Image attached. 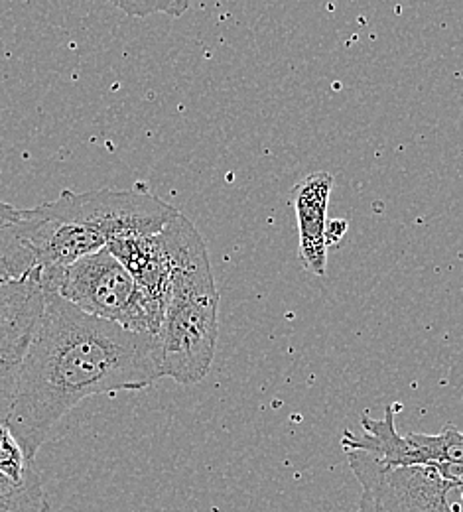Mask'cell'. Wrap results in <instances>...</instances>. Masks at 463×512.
I'll return each instance as SVG.
<instances>
[{"label":"cell","mask_w":463,"mask_h":512,"mask_svg":"<svg viewBox=\"0 0 463 512\" xmlns=\"http://www.w3.org/2000/svg\"><path fill=\"white\" fill-rule=\"evenodd\" d=\"M162 377L160 339L89 316L56 292L20 363L8 426L34 463L56 424L85 398L142 390Z\"/></svg>","instance_id":"obj_1"},{"label":"cell","mask_w":463,"mask_h":512,"mask_svg":"<svg viewBox=\"0 0 463 512\" xmlns=\"http://www.w3.org/2000/svg\"><path fill=\"white\" fill-rule=\"evenodd\" d=\"M174 274L160 329L162 377L198 384L207 377L219 335V292L205 243L194 223L178 213L166 227Z\"/></svg>","instance_id":"obj_2"},{"label":"cell","mask_w":463,"mask_h":512,"mask_svg":"<svg viewBox=\"0 0 463 512\" xmlns=\"http://www.w3.org/2000/svg\"><path fill=\"white\" fill-rule=\"evenodd\" d=\"M38 213L83 225L101 235L107 245L115 239L154 235L162 231L180 211L144 186L133 190H64L58 199L34 207Z\"/></svg>","instance_id":"obj_3"},{"label":"cell","mask_w":463,"mask_h":512,"mask_svg":"<svg viewBox=\"0 0 463 512\" xmlns=\"http://www.w3.org/2000/svg\"><path fill=\"white\" fill-rule=\"evenodd\" d=\"M345 453L361 485L355 512H462V499H454L458 485L434 467H385L363 451Z\"/></svg>","instance_id":"obj_4"},{"label":"cell","mask_w":463,"mask_h":512,"mask_svg":"<svg viewBox=\"0 0 463 512\" xmlns=\"http://www.w3.org/2000/svg\"><path fill=\"white\" fill-rule=\"evenodd\" d=\"M46 292H56L81 312L123 325L136 294L131 272L107 247L66 268H40Z\"/></svg>","instance_id":"obj_5"},{"label":"cell","mask_w":463,"mask_h":512,"mask_svg":"<svg viewBox=\"0 0 463 512\" xmlns=\"http://www.w3.org/2000/svg\"><path fill=\"white\" fill-rule=\"evenodd\" d=\"M46 290L38 266L24 278L0 286V359L22 363L44 314Z\"/></svg>","instance_id":"obj_6"},{"label":"cell","mask_w":463,"mask_h":512,"mask_svg":"<svg viewBox=\"0 0 463 512\" xmlns=\"http://www.w3.org/2000/svg\"><path fill=\"white\" fill-rule=\"evenodd\" d=\"M333 184V176L328 172H314L300 180L290 192V203L298 221V256L302 266L314 276H326L328 272L326 217Z\"/></svg>","instance_id":"obj_7"},{"label":"cell","mask_w":463,"mask_h":512,"mask_svg":"<svg viewBox=\"0 0 463 512\" xmlns=\"http://www.w3.org/2000/svg\"><path fill=\"white\" fill-rule=\"evenodd\" d=\"M0 512H50V503L34 467L20 483L0 475Z\"/></svg>","instance_id":"obj_8"},{"label":"cell","mask_w":463,"mask_h":512,"mask_svg":"<svg viewBox=\"0 0 463 512\" xmlns=\"http://www.w3.org/2000/svg\"><path fill=\"white\" fill-rule=\"evenodd\" d=\"M418 449V461L426 467H436L444 463L463 465V432L446 426L440 434H410Z\"/></svg>","instance_id":"obj_9"},{"label":"cell","mask_w":463,"mask_h":512,"mask_svg":"<svg viewBox=\"0 0 463 512\" xmlns=\"http://www.w3.org/2000/svg\"><path fill=\"white\" fill-rule=\"evenodd\" d=\"M12 225L0 227V286L24 278L38 266L36 256L20 241Z\"/></svg>","instance_id":"obj_10"},{"label":"cell","mask_w":463,"mask_h":512,"mask_svg":"<svg viewBox=\"0 0 463 512\" xmlns=\"http://www.w3.org/2000/svg\"><path fill=\"white\" fill-rule=\"evenodd\" d=\"M34 463L28 459L8 422H0V475L20 483L26 479Z\"/></svg>","instance_id":"obj_11"},{"label":"cell","mask_w":463,"mask_h":512,"mask_svg":"<svg viewBox=\"0 0 463 512\" xmlns=\"http://www.w3.org/2000/svg\"><path fill=\"white\" fill-rule=\"evenodd\" d=\"M119 10L133 18H146L152 14H166L180 18L190 8L192 0H111Z\"/></svg>","instance_id":"obj_12"},{"label":"cell","mask_w":463,"mask_h":512,"mask_svg":"<svg viewBox=\"0 0 463 512\" xmlns=\"http://www.w3.org/2000/svg\"><path fill=\"white\" fill-rule=\"evenodd\" d=\"M347 229H349V223H347L345 219H333V221H328V227H326V243H328V249L333 247V245H337V243L345 237Z\"/></svg>","instance_id":"obj_13"},{"label":"cell","mask_w":463,"mask_h":512,"mask_svg":"<svg viewBox=\"0 0 463 512\" xmlns=\"http://www.w3.org/2000/svg\"><path fill=\"white\" fill-rule=\"evenodd\" d=\"M20 211H22V209H16L14 205L0 201V227H6V225L16 223V221L20 219Z\"/></svg>","instance_id":"obj_14"}]
</instances>
